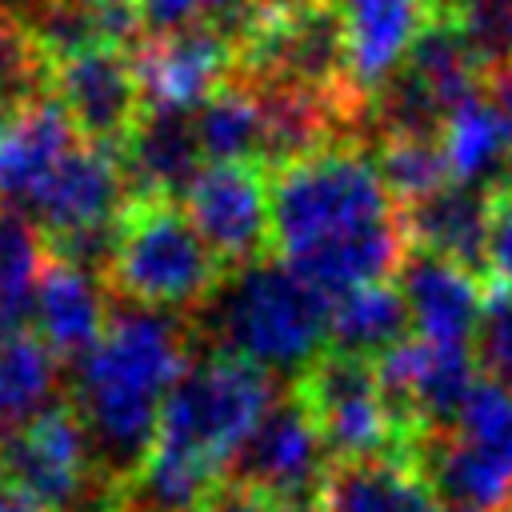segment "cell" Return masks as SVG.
<instances>
[{
    "instance_id": "9a60e30c",
    "label": "cell",
    "mask_w": 512,
    "mask_h": 512,
    "mask_svg": "<svg viewBox=\"0 0 512 512\" xmlns=\"http://www.w3.org/2000/svg\"><path fill=\"white\" fill-rule=\"evenodd\" d=\"M192 112L144 108L128 140L120 144V168L132 200H172L204 168Z\"/></svg>"
},
{
    "instance_id": "836d02e7",
    "label": "cell",
    "mask_w": 512,
    "mask_h": 512,
    "mask_svg": "<svg viewBox=\"0 0 512 512\" xmlns=\"http://www.w3.org/2000/svg\"><path fill=\"white\" fill-rule=\"evenodd\" d=\"M496 512H512V488H508V496L500 500V508H496Z\"/></svg>"
},
{
    "instance_id": "74e56055",
    "label": "cell",
    "mask_w": 512,
    "mask_h": 512,
    "mask_svg": "<svg viewBox=\"0 0 512 512\" xmlns=\"http://www.w3.org/2000/svg\"><path fill=\"white\" fill-rule=\"evenodd\" d=\"M508 188H512V184H508Z\"/></svg>"
},
{
    "instance_id": "83f0119b",
    "label": "cell",
    "mask_w": 512,
    "mask_h": 512,
    "mask_svg": "<svg viewBox=\"0 0 512 512\" xmlns=\"http://www.w3.org/2000/svg\"><path fill=\"white\" fill-rule=\"evenodd\" d=\"M256 0H140L144 12V40L148 36H168V32H184V28H200V24H220L236 36L252 16Z\"/></svg>"
},
{
    "instance_id": "e0dca14e",
    "label": "cell",
    "mask_w": 512,
    "mask_h": 512,
    "mask_svg": "<svg viewBox=\"0 0 512 512\" xmlns=\"http://www.w3.org/2000/svg\"><path fill=\"white\" fill-rule=\"evenodd\" d=\"M492 188L472 184H448L436 196L400 208L408 248L444 256L476 276H484L488 256V228H492Z\"/></svg>"
},
{
    "instance_id": "8fae6325",
    "label": "cell",
    "mask_w": 512,
    "mask_h": 512,
    "mask_svg": "<svg viewBox=\"0 0 512 512\" xmlns=\"http://www.w3.org/2000/svg\"><path fill=\"white\" fill-rule=\"evenodd\" d=\"M48 92L68 112L80 140L104 144L116 152L144 112L132 52H120V48H84L52 60Z\"/></svg>"
},
{
    "instance_id": "ac0fdd59",
    "label": "cell",
    "mask_w": 512,
    "mask_h": 512,
    "mask_svg": "<svg viewBox=\"0 0 512 512\" xmlns=\"http://www.w3.org/2000/svg\"><path fill=\"white\" fill-rule=\"evenodd\" d=\"M440 148L452 184L508 188L512 184V116L484 92L468 96L440 128Z\"/></svg>"
},
{
    "instance_id": "d6986e66",
    "label": "cell",
    "mask_w": 512,
    "mask_h": 512,
    "mask_svg": "<svg viewBox=\"0 0 512 512\" xmlns=\"http://www.w3.org/2000/svg\"><path fill=\"white\" fill-rule=\"evenodd\" d=\"M324 512H444L412 464V448L336 464L324 484Z\"/></svg>"
},
{
    "instance_id": "9c48e42d",
    "label": "cell",
    "mask_w": 512,
    "mask_h": 512,
    "mask_svg": "<svg viewBox=\"0 0 512 512\" xmlns=\"http://www.w3.org/2000/svg\"><path fill=\"white\" fill-rule=\"evenodd\" d=\"M228 476L276 496L280 504H308L324 496L332 456L292 388H284L276 404L260 416L252 436L232 456Z\"/></svg>"
},
{
    "instance_id": "7c38bea8",
    "label": "cell",
    "mask_w": 512,
    "mask_h": 512,
    "mask_svg": "<svg viewBox=\"0 0 512 512\" xmlns=\"http://www.w3.org/2000/svg\"><path fill=\"white\" fill-rule=\"evenodd\" d=\"M396 288L408 304L412 336L444 348H468L476 340L488 280L420 248H408L396 268Z\"/></svg>"
},
{
    "instance_id": "30bf717a",
    "label": "cell",
    "mask_w": 512,
    "mask_h": 512,
    "mask_svg": "<svg viewBox=\"0 0 512 512\" xmlns=\"http://www.w3.org/2000/svg\"><path fill=\"white\" fill-rule=\"evenodd\" d=\"M144 108L196 112L240 68V44L220 24H200L168 36H148L132 52Z\"/></svg>"
},
{
    "instance_id": "8d00e7d4",
    "label": "cell",
    "mask_w": 512,
    "mask_h": 512,
    "mask_svg": "<svg viewBox=\"0 0 512 512\" xmlns=\"http://www.w3.org/2000/svg\"><path fill=\"white\" fill-rule=\"evenodd\" d=\"M104 512H116V508H112V504H108V508H104Z\"/></svg>"
},
{
    "instance_id": "1f68e13d",
    "label": "cell",
    "mask_w": 512,
    "mask_h": 512,
    "mask_svg": "<svg viewBox=\"0 0 512 512\" xmlns=\"http://www.w3.org/2000/svg\"><path fill=\"white\" fill-rule=\"evenodd\" d=\"M0 512H48L32 492H24L16 480L0 476Z\"/></svg>"
},
{
    "instance_id": "44dd1931",
    "label": "cell",
    "mask_w": 512,
    "mask_h": 512,
    "mask_svg": "<svg viewBox=\"0 0 512 512\" xmlns=\"http://www.w3.org/2000/svg\"><path fill=\"white\" fill-rule=\"evenodd\" d=\"M192 128H196L204 164H224V160L264 164V108L256 88L244 76L224 80L192 112Z\"/></svg>"
},
{
    "instance_id": "603a6c76",
    "label": "cell",
    "mask_w": 512,
    "mask_h": 512,
    "mask_svg": "<svg viewBox=\"0 0 512 512\" xmlns=\"http://www.w3.org/2000/svg\"><path fill=\"white\" fill-rule=\"evenodd\" d=\"M48 264V240L28 212L0 204V336L32 332L36 284Z\"/></svg>"
},
{
    "instance_id": "8992f818",
    "label": "cell",
    "mask_w": 512,
    "mask_h": 512,
    "mask_svg": "<svg viewBox=\"0 0 512 512\" xmlns=\"http://www.w3.org/2000/svg\"><path fill=\"white\" fill-rule=\"evenodd\" d=\"M288 388L308 408V416L332 456V468L376 460V456L404 448L400 432L388 416V404L380 396L372 360L324 348Z\"/></svg>"
},
{
    "instance_id": "d4e9b609",
    "label": "cell",
    "mask_w": 512,
    "mask_h": 512,
    "mask_svg": "<svg viewBox=\"0 0 512 512\" xmlns=\"http://www.w3.org/2000/svg\"><path fill=\"white\" fill-rule=\"evenodd\" d=\"M52 84V56L44 52L40 36L28 20L0 4V108L32 104Z\"/></svg>"
},
{
    "instance_id": "484cf974",
    "label": "cell",
    "mask_w": 512,
    "mask_h": 512,
    "mask_svg": "<svg viewBox=\"0 0 512 512\" xmlns=\"http://www.w3.org/2000/svg\"><path fill=\"white\" fill-rule=\"evenodd\" d=\"M480 76L512 64V0H460L448 16Z\"/></svg>"
},
{
    "instance_id": "f1b7e54d",
    "label": "cell",
    "mask_w": 512,
    "mask_h": 512,
    "mask_svg": "<svg viewBox=\"0 0 512 512\" xmlns=\"http://www.w3.org/2000/svg\"><path fill=\"white\" fill-rule=\"evenodd\" d=\"M472 344H476L472 356H476L480 376H488L512 392V292L488 288L484 316H480Z\"/></svg>"
},
{
    "instance_id": "6da1fadb",
    "label": "cell",
    "mask_w": 512,
    "mask_h": 512,
    "mask_svg": "<svg viewBox=\"0 0 512 512\" xmlns=\"http://www.w3.org/2000/svg\"><path fill=\"white\" fill-rule=\"evenodd\" d=\"M404 252L400 204L364 144H328L272 172V256L328 300L392 280Z\"/></svg>"
},
{
    "instance_id": "d590c367",
    "label": "cell",
    "mask_w": 512,
    "mask_h": 512,
    "mask_svg": "<svg viewBox=\"0 0 512 512\" xmlns=\"http://www.w3.org/2000/svg\"><path fill=\"white\" fill-rule=\"evenodd\" d=\"M188 512H204V508H188Z\"/></svg>"
},
{
    "instance_id": "7a4b0ae2",
    "label": "cell",
    "mask_w": 512,
    "mask_h": 512,
    "mask_svg": "<svg viewBox=\"0 0 512 512\" xmlns=\"http://www.w3.org/2000/svg\"><path fill=\"white\" fill-rule=\"evenodd\" d=\"M280 380L256 364L204 348L188 356L172 384L156 444L144 468L112 496L116 512H188L228 476L232 456L276 404Z\"/></svg>"
},
{
    "instance_id": "ba28073f",
    "label": "cell",
    "mask_w": 512,
    "mask_h": 512,
    "mask_svg": "<svg viewBox=\"0 0 512 512\" xmlns=\"http://www.w3.org/2000/svg\"><path fill=\"white\" fill-rule=\"evenodd\" d=\"M180 196L184 216L228 272L272 256V180L264 164H204Z\"/></svg>"
},
{
    "instance_id": "52a82bcc",
    "label": "cell",
    "mask_w": 512,
    "mask_h": 512,
    "mask_svg": "<svg viewBox=\"0 0 512 512\" xmlns=\"http://www.w3.org/2000/svg\"><path fill=\"white\" fill-rule=\"evenodd\" d=\"M0 476L16 480L48 512H104L112 504L84 424L64 396L0 440Z\"/></svg>"
},
{
    "instance_id": "4316f807",
    "label": "cell",
    "mask_w": 512,
    "mask_h": 512,
    "mask_svg": "<svg viewBox=\"0 0 512 512\" xmlns=\"http://www.w3.org/2000/svg\"><path fill=\"white\" fill-rule=\"evenodd\" d=\"M452 432L484 452H492L496 460H504L512 468V392L488 376L476 380L472 396L464 400Z\"/></svg>"
},
{
    "instance_id": "5b68a950",
    "label": "cell",
    "mask_w": 512,
    "mask_h": 512,
    "mask_svg": "<svg viewBox=\"0 0 512 512\" xmlns=\"http://www.w3.org/2000/svg\"><path fill=\"white\" fill-rule=\"evenodd\" d=\"M224 276L228 268L212 256L176 200H128L104 264L112 300L196 316Z\"/></svg>"
},
{
    "instance_id": "3957f363",
    "label": "cell",
    "mask_w": 512,
    "mask_h": 512,
    "mask_svg": "<svg viewBox=\"0 0 512 512\" xmlns=\"http://www.w3.org/2000/svg\"><path fill=\"white\" fill-rule=\"evenodd\" d=\"M196 348L188 316L112 304L104 336L76 360V384L64 396L84 424L92 460L116 496L148 460L164 400Z\"/></svg>"
},
{
    "instance_id": "4dcf8cb0",
    "label": "cell",
    "mask_w": 512,
    "mask_h": 512,
    "mask_svg": "<svg viewBox=\"0 0 512 512\" xmlns=\"http://www.w3.org/2000/svg\"><path fill=\"white\" fill-rule=\"evenodd\" d=\"M200 508L204 512H288V504H280L276 496H268L244 480H232V476H224Z\"/></svg>"
},
{
    "instance_id": "4fadbf2b",
    "label": "cell",
    "mask_w": 512,
    "mask_h": 512,
    "mask_svg": "<svg viewBox=\"0 0 512 512\" xmlns=\"http://www.w3.org/2000/svg\"><path fill=\"white\" fill-rule=\"evenodd\" d=\"M112 292L100 272L68 264L48 252V264L36 284V304H32V332L40 344L64 364V360H84L92 344L104 336L108 316H112Z\"/></svg>"
},
{
    "instance_id": "2e32d148",
    "label": "cell",
    "mask_w": 512,
    "mask_h": 512,
    "mask_svg": "<svg viewBox=\"0 0 512 512\" xmlns=\"http://www.w3.org/2000/svg\"><path fill=\"white\" fill-rule=\"evenodd\" d=\"M76 144L80 132L52 96L12 108L0 120V204L20 208Z\"/></svg>"
},
{
    "instance_id": "ffe728a7",
    "label": "cell",
    "mask_w": 512,
    "mask_h": 512,
    "mask_svg": "<svg viewBox=\"0 0 512 512\" xmlns=\"http://www.w3.org/2000/svg\"><path fill=\"white\" fill-rule=\"evenodd\" d=\"M408 336H412V320H408V304H404L396 280L364 284V288H352L332 300L328 348H336V352L376 360L380 352H388L392 344H400Z\"/></svg>"
},
{
    "instance_id": "e575fe53",
    "label": "cell",
    "mask_w": 512,
    "mask_h": 512,
    "mask_svg": "<svg viewBox=\"0 0 512 512\" xmlns=\"http://www.w3.org/2000/svg\"><path fill=\"white\" fill-rule=\"evenodd\" d=\"M256 4H292V0H256Z\"/></svg>"
},
{
    "instance_id": "5bb4252c",
    "label": "cell",
    "mask_w": 512,
    "mask_h": 512,
    "mask_svg": "<svg viewBox=\"0 0 512 512\" xmlns=\"http://www.w3.org/2000/svg\"><path fill=\"white\" fill-rule=\"evenodd\" d=\"M344 24V68L348 84L372 96L412 52L428 24L420 0H336Z\"/></svg>"
},
{
    "instance_id": "f546056e",
    "label": "cell",
    "mask_w": 512,
    "mask_h": 512,
    "mask_svg": "<svg viewBox=\"0 0 512 512\" xmlns=\"http://www.w3.org/2000/svg\"><path fill=\"white\" fill-rule=\"evenodd\" d=\"M484 280H488V288L512 292V188H496V196H492V228H488Z\"/></svg>"
},
{
    "instance_id": "277c9868",
    "label": "cell",
    "mask_w": 512,
    "mask_h": 512,
    "mask_svg": "<svg viewBox=\"0 0 512 512\" xmlns=\"http://www.w3.org/2000/svg\"><path fill=\"white\" fill-rule=\"evenodd\" d=\"M332 300L296 276L284 260L264 256L220 280L196 312L208 348L240 356L288 384L324 352Z\"/></svg>"
},
{
    "instance_id": "7402d4cb",
    "label": "cell",
    "mask_w": 512,
    "mask_h": 512,
    "mask_svg": "<svg viewBox=\"0 0 512 512\" xmlns=\"http://www.w3.org/2000/svg\"><path fill=\"white\" fill-rule=\"evenodd\" d=\"M60 360L36 332L0 336V440L20 432L60 396Z\"/></svg>"
},
{
    "instance_id": "d6a6232c",
    "label": "cell",
    "mask_w": 512,
    "mask_h": 512,
    "mask_svg": "<svg viewBox=\"0 0 512 512\" xmlns=\"http://www.w3.org/2000/svg\"><path fill=\"white\" fill-rule=\"evenodd\" d=\"M420 4L428 8V16H452L460 0H420Z\"/></svg>"
},
{
    "instance_id": "cb8c5ba5",
    "label": "cell",
    "mask_w": 512,
    "mask_h": 512,
    "mask_svg": "<svg viewBox=\"0 0 512 512\" xmlns=\"http://www.w3.org/2000/svg\"><path fill=\"white\" fill-rule=\"evenodd\" d=\"M376 172L400 208H412L452 184L440 136H388L376 152Z\"/></svg>"
}]
</instances>
